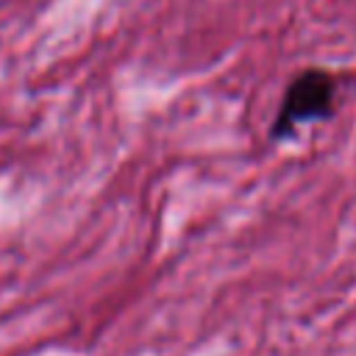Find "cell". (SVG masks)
I'll use <instances>...</instances> for the list:
<instances>
[{"instance_id": "cell-1", "label": "cell", "mask_w": 356, "mask_h": 356, "mask_svg": "<svg viewBox=\"0 0 356 356\" xmlns=\"http://www.w3.org/2000/svg\"><path fill=\"white\" fill-rule=\"evenodd\" d=\"M342 78L325 67H303L284 83L270 136L289 139L309 122H323L334 114Z\"/></svg>"}]
</instances>
